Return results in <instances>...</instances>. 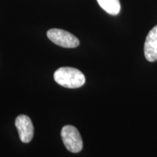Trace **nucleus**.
<instances>
[{
	"mask_svg": "<svg viewBox=\"0 0 157 157\" xmlns=\"http://www.w3.org/2000/svg\"><path fill=\"white\" fill-rule=\"evenodd\" d=\"M144 55L148 61L157 60V25L147 35L144 44Z\"/></svg>",
	"mask_w": 157,
	"mask_h": 157,
	"instance_id": "obj_5",
	"label": "nucleus"
},
{
	"mask_svg": "<svg viewBox=\"0 0 157 157\" xmlns=\"http://www.w3.org/2000/svg\"><path fill=\"white\" fill-rule=\"evenodd\" d=\"M56 83L66 88H78L85 83V76L79 70L71 67H61L54 73Z\"/></svg>",
	"mask_w": 157,
	"mask_h": 157,
	"instance_id": "obj_1",
	"label": "nucleus"
},
{
	"mask_svg": "<svg viewBox=\"0 0 157 157\" xmlns=\"http://www.w3.org/2000/svg\"><path fill=\"white\" fill-rule=\"evenodd\" d=\"M15 126L17 127L19 137L23 143H28L34 137V126L29 117L20 115L15 119Z\"/></svg>",
	"mask_w": 157,
	"mask_h": 157,
	"instance_id": "obj_4",
	"label": "nucleus"
},
{
	"mask_svg": "<svg viewBox=\"0 0 157 157\" xmlns=\"http://www.w3.org/2000/svg\"><path fill=\"white\" fill-rule=\"evenodd\" d=\"M101 7L111 15H117L121 10L119 0H97Z\"/></svg>",
	"mask_w": 157,
	"mask_h": 157,
	"instance_id": "obj_6",
	"label": "nucleus"
},
{
	"mask_svg": "<svg viewBox=\"0 0 157 157\" xmlns=\"http://www.w3.org/2000/svg\"><path fill=\"white\" fill-rule=\"evenodd\" d=\"M47 36L54 44L65 48H74L79 45V40L74 35L63 29H50Z\"/></svg>",
	"mask_w": 157,
	"mask_h": 157,
	"instance_id": "obj_3",
	"label": "nucleus"
},
{
	"mask_svg": "<svg viewBox=\"0 0 157 157\" xmlns=\"http://www.w3.org/2000/svg\"><path fill=\"white\" fill-rule=\"evenodd\" d=\"M61 137L67 150L72 153H78L83 147L82 139L78 129L72 125H66L61 129Z\"/></svg>",
	"mask_w": 157,
	"mask_h": 157,
	"instance_id": "obj_2",
	"label": "nucleus"
}]
</instances>
